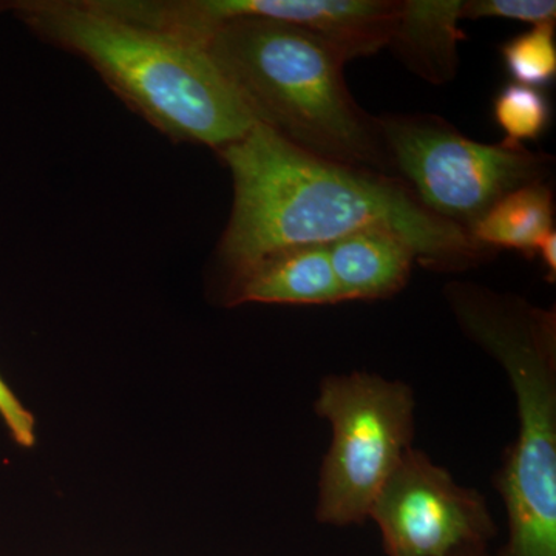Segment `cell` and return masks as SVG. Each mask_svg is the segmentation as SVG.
<instances>
[{
  "mask_svg": "<svg viewBox=\"0 0 556 556\" xmlns=\"http://www.w3.org/2000/svg\"><path fill=\"white\" fill-rule=\"evenodd\" d=\"M327 248L342 302L393 298L417 262L407 241L383 229L358 230Z\"/></svg>",
  "mask_w": 556,
  "mask_h": 556,
  "instance_id": "30bf717a",
  "label": "cell"
},
{
  "mask_svg": "<svg viewBox=\"0 0 556 556\" xmlns=\"http://www.w3.org/2000/svg\"><path fill=\"white\" fill-rule=\"evenodd\" d=\"M314 412L332 428L318 479L317 521L362 525L387 479L413 448L415 391L402 380L371 372L331 375L321 380Z\"/></svg>",
  "mask_w": 556,
  "mask_h": 556,
  "instance_id": "5b68a950",
  "label": "cell"
},
{
  "mask_svg": "<svg viewBox=\"0 0 556 556\" xmlns=\"http://www.w3.org/2000/svg\"><path fill=\"white\" fill-rule=\"evenodd\" d=\"M555 17L554 0H468L463 5V20H510L538 27L555 25Z\"/></svg>",
  "mask_w": 556,
  "mask_h": 556,
  "instance_id": "9a60e30c",
  "label": "cell"
},
{
  "mask_svg": "<svg viewBox=\"0 0 556 556\" xmlns=\"http://www.w3.org/2000/svg\"><path fill=\"white\" fill-rule=\"evenodd\" d=\"M463 5V0H404L388 49L427 83H448L459 62L457 42L466 39L457 27Z\"/></svg>",
  "mask_w": 556,
  "mask_h": 556,
  "instance_id": "8fae6325",
  "label": "cell"
},
{
  "mask_svg": "<svg viewBox=\"0 0 556 556\" xmlns=\"http://www.w3.org/2000/svg\"><path fill=\"white\" fill-rule=\"evenodd\" d=\"M376 119L394 177L428 211L467 230L508 193L546 181L554 167L547 153L508 139L482 144L438 116Z\"/></svg>",
  "mask_w": 556,
  "mask_h": 556,
  "instance_id": "8992f818",
  "label": "cell"
},
{
  "mask_svg": "<svg viewBox=\"0 0 556 556\" xmlns=\"http://www.w3.org/2000/svg\"><path fill=\"white\" fill-rule=\"evenodd\" d=\"M387 556H450L486 546L496 525L485 497L420 452L402 457L369 510Z\"/></svg>",
  "mask_w": 556,
  "mask_h": 556,
  "instance_id": "52a82bcc",
  "label": "cell"
},
{
  "mask_svg": "<svg viewBox=\"0 0 556 556\" xmlns=\"http://www.w3.org/2000/svg\"><path fill=\"white\" fill-rule=\"evenodd\" d=\"M445 295L517 397V441L496 478L508 518V541L496 556H556L555 313L475 285H448Z\"/></svg>",
  "mask_w": 556,
  "mask_h": 556,
  "instance_id": "277c9868",
  "label": "cell"
},
{
  "mask_svg": "<svg viewBox=\"0 0 556 556\" xmlns=\"http://www.w3.org/2000/svg\"><path fill=\"white\" fill-rule=\"evenodd\" d=\"M22 20L75 51L153 126L222 150L257 119L206 43L110 10L104 2H25Z\"/></svg>",
  "mask_w": 556,
  "mask_h": 556,
  "instance_id": "7a4b0ae2",
  "label": "cell"
},
{
  "mask_svg": "<svg viewBox=\"0 0 556 556\" xmlns=\"http://www.w3.org/2000/svg\"><path fill=\"white\" fill-rule=\"evenodd\" d=\"M399 10L394 0H186L161 7L170 28L201 39L240 17L283 22L324 40L346 62L386 49Z\"/></svg>",
  "mask_w": 556,
  "mask_h": 556,
  "instance_id": "ba28073f",
  "label": "cell"
},
{
  "mask_svg": "<svg viewBox=\"0 0 556 556\" xmlns=\"http://www.w3.org/2000/svg\"><path fill=\"white\" fill-rule=\"evenodd\" d=\"M257 123L320 159L394 177L378 119L348 90L346 61L283 22L240 17L204 39Z\"/></svg>",
  "mask_w": 556,
  "mask_h": 556,
  "instance_id": "3957f363",
  "label": "cell"
},
{
  "mask_svg": "<svg viewBox=\"0 0 556 556\" xmlns=\"http://www.w3.org/2000/svg\"><path fill=\"white\" fill-rule=\"evenodd\" d=\"M536 254L540 255L544 268L547 270L548 280H555L556 277V232L552 230L551 233L541 241L540 247L536 249Z\"/></svg>",
  "mask_w": 556,
  "mask_h": 556,
  "instance_id": "e0dca14e",
  "label": "cell"
},
{
  "mask_svg": "<svg viewBox=\"0 0 556 556\" xmlns=\"http://www.w3.org/2000/svg\"><path fill=\"white\" fill-rule=\"evenodd\" d=\"M450 556H495L490 555L489 551H486V546H470L460 548V551L455 552Z\"/></svg>",
  "mask_w": 556,
  "mask_h": 556,
  "instance_id": "ac0fdd59",
  "label": "cell"
},
{
  "mask_svg": "<svg viewBox=\"0 0 556 556\" xmlns=\"http://www.w3.org/2000/svg\"><path fill=\"white\" fill-rule=\"evenodd\" d=\"M508 75L521 86H548L556 75L555 25H538L501 46Z\"/></svg>",
  "mask_w": 556,
  "mask_h": 556,
  "instance_id": "4fadbf2b",
  "label": "cell"
},
{
  "mask_svg": "<svg viewBox=\"0 0 556 556\" xmlns=\"http://www.w3.org/2000/svg\"><path fill=\"white\" fill-rule=\"evenodd\" d=\"M552 230L554 192L543 181L508 193L473 223L468 233L489 251L515 249L533 255Z\"/></svg>",
  "mask_w": 556,
  "mask_h": 556,
  "instance_id": "7c38bea8",
  "label": "cell"
},
{
  "mask_svg": "<svg viewBox=\"0 0 556 556\" xmlns=\"http://www.w3.org/2000/svg\"><path fill=\"white\" fill-rule=\"evenodd\" d=\"M493 116L508 141H536L551 124V104L535 87L511 83L497 91Z\"/></svg>",
  "mask_w": 556,
  "mask_h": 556,
  "instance_id": "5bb4252c",
  "label": "cell"
},
{
  "mask_svg": "<svg viewBox=\"0 0 556 556\" xmlns=\"http://www.w3.org/2000/svg\"><path fill=\"white\" fill-rule=\"evenodd\" d=\"M233 179L219 254L233 276L300 247H328L365 229L407 241L427 268L460 270L492 254L463 226L428 211L402 179L313 155L255 123L218 150Z\"/></svg>",
  "mask_w": 556,
  "mask_h": 556,
  "instance_id": "6da1fadb",
  "label": "cell"
},
{
  "mask_svg": "<svg viewBox=\"0 0 556 556\" xmlns=\"http://www.w3.org/2000/svg\"><path fill=\"white\" fill-rule=\"evenodd\" d=\"M0 419L5 424L11 438L17 445L31 448L36 444V419L30 409L25 408L13 390L0 376Z\"/></svg>",
  "mask_w": 556,
  "mask_h": 556,
  "instance_id": "2e32d148",
  "label": "cell"
},
{
  "mask_svg": "<svg viewBox=\"0 0 556 556\" xmlns=\"http://www.w3.org/2000/svg\"><path fill=\"white\" fill-rule=\"evenodd\" d=\"M229 305H336L342 303L327 247L276 252L232 276Z\"/></svg>",
  "mask_w": 556,
  "mask_h": 556,
  "instance_id": "9c48e42d",
  "label": "cell"
}]
</instances>
